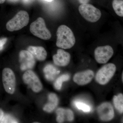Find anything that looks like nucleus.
Instances as JSON below:
<instances>
[{"label": "nucleus", "instance_id": "f257e3e1", "mask_svg": "<svg viewBox=\"0 0 123 123\" xmlns=\"http://www.w3.org/2000/svg\"><path fill=\"white\" fill-rule=\"evenodd\" d=\"M56 45L63 49H69L75 45L76 39L74 34L68 27L64 25L60 26L56 32Z\"/></svg>", "mask_w": 123, "mask_h": 123}, {"label": "nucleus", "instance_id": "f03ea898", "mask_svg": "<svg viewBox=\"0 0 123 123\" xmlns=\"http://www.w3.org/2000/svg\"><path fill=\"white\" fill-rule=\"evenodd\" d=\"M29 20L28 13L26 11L21 10L7 23L6 28L10 31L19 30L27 25Z\"/></svg>", "mask_w": 123, "mask_h": 123}, {"label": "nucleus", "instance_id": "7ed1b4c3", "mask_svg": "<svg viewBox=\"0 0 123 123\" xmlns=\"http://www.w3.org/2000/svg\"><path fill=\"white\" fill-rule=\"evenodd\" d=\"M31 33L36 37L44 40H48L51 37V34L47 28L43 18L39 17L32 23L30 26Z\"/></svg>", "mask_w": 123, "mask_h": 123}, {"label": "nucleus", "instance_id": "20e7f679", "mask_svg": "<svg viewBox=\"0 0 123 123\" xmlns=\"http://www.w3.org/2000/svg\"><path fill=\"white\" fill-rule=\"evenodd\" d=\"M81 16L90 22H97L101 18L102 13L99 9L92 5L86 3L82 4L78 8Z\"/></svg>", "mask_w": 123, "mask_h": 123}, {"label": "nucleus", "instance_id": "39448f33", "mask_svg": "<svg viewBox=\"0 0 123 123\" xmlns=\"http://www.w3.org/2000/svg\"><path fill=\"white\" fill-rule=\"evenodd\" d=\"M116 70L114 64L110 63L105 65L97 73L95 77L96 81L100 85H105L112 78Z\"/></svg>", "mask_w": 123, "mask_h": 123}, {"label": "nucleus", "instance_id": "423d86ee", "mask_svg": "<svg viewBox=\"0 0 123 123\" xmlns=\"http://www.w3.org/2000/svg\"><path fill=\"white\" fill-rule=\"evenodd\" d=\"M2 80L6 91L10 94H13L15 92L16 79L14 73L12 69L8 68H6L3 69Z\"/></svg>", "mask_w": 123, "mask_h": 123}, {"label": "nucleus", "instance_id": "0eeeda50", "mask_svg": "<svg viewBox=\"0 0 123 123\" xmlns=\"http://www.w3.org/2000/svg\"><path fill=\"white\" fill-rule=\"evenodd\" d=\"M23 81L33 92L38 93L43 89V85L37 76L32 70H27L23 76Z\"/></svg>", "mask_w": 123, "mask_h": 123}, {"label": "nucleus", "instance_id": "6e6552de", "mask_svg": "<svg viewBox=\"0 0 123 123\" xmlns=\"http://www.w3.org/2000/svg\"><path fill=\"white\" fill-rule=\"evenodd\" d=\"M95 59L99 64H105L108 62L114 54L112 47L109 45L99 46L95 49L94 52Z\"/></svg>", "mask_w": 123, "mask_h": 123}, {"label": "nucleus", "instance_id": "1a4fd4ad", "mask_svg": "<svg viewBox=\"0 0 123 123\" xmlns=\"http://www.w3.org/2000/svg\"><path fill=\"white\" fill-rule=\"evenodd\" d=\"M20 69L22 71L33 68L36 64L35 58L29 51L22 50L19 53Z\"/></svg>", "mask_w": 123, "mask_h": 123}, {"label": "nucleus", "instance_id": "9d476101", "mask_svg": "<svg viewBox=\"0 0 123 123\" xmlns=\"http://www.w3.org/2000/svg\"><path fill=\"white\" fill-rule=\"evenodd\" d=\"M97 111L99 118L103 121H110L114 116L113 107L109 102H105L101 104L98 107Z\"/></svg>", "mask_w": 123, "mask_h": 123}, {"label": "nucleus", "instance_id": "9b49d317", "mask_svg": "<svg viewBox=\"0 0 123 123\" xmlns=\"http://www.w3.org/2000/svg\"><path fill=\"white\" fill-rule=\"evenodd\" d=\"M94 77L92 70H87L77 73L73 77L74 81L77 85L84 86L90 83Z\"/></svg>", "mask_w": 123, "mask_h": 123}, {"label": "nucleus", "instance_id": "f8f14e48", "mask_svg": "<svg viewBox=\"0 0 123 123\" xmlns=\"http://www.w3.org/2000/svg\"><path fill=\"white\" fill-rule=\"evenodd\" d=\"M54 63L58 66H65L70 63V55L62 49L57 50V53L53 56Z\"/></svg>", "mask_w": 123, "mask_h": 123}, {"label": "nucleus", "instance_id": "ddd939ff", "mask_svg": "<svg viewBox=\"0 0 123 123\" xmlns=\"http://www.w3.org/2000/svg\"><path fill=\"white\" fill-rule=\"evenodd\" d=\"M56 120L58 123H63L65 120L72 121L74 119V114L70 109H65L59 108L56 110Z\"/></svg>", "mask_w": 123, "mask_h": 123}, {"label": "nucleus", "instance_id": "4468645a", "mask_svg": "<svg viewBox=\"0 0 123 123\" xmlns=\"http://www.w3.org/2000/svg\"><path fill=\"white\" fill-rule=\"evenodd\" d=\"M27 51L35 58L39 61H43L47 58V51L44 48L41 46H30L27 48Z\"/></svg>", "mask_w": 123, "mask_h": 123}, {"label": "nucleus", "instance_id": "2eb2a0df", "mask_svg": "<svg viewBox=\"0 0 123 123\" xmlns=\"http://www.w3.org/2000/svg\"><path fill=\"white\" fill-rule=\"evenodd\" d=\"M48 98V103L44 106L43 109L44 111L50 113L57 106L59 103V99L56 95L54 93L49 94Z\"/></svg>", "mask_w": 123, "mask_h": 123}, {"label": "nucleus", "instance_id": "dca6fc26", "mask_svg": "<svg viewBox=\"0 0 123 123\" xmlns=\"http://www.w3.org/2000/svg\"><path fill=\"white\" fill-rule=\"evenodd\" d=\"M43 71L46 79L51 81L53 80L60 73L59 70H57L55 66L51 64L46 65L43 69Z\"/></svg>", "mask_w": 123, "mask_h": 123}, {"label": "nucleus", "instance_id": "f3484780", "mask_svg": "<svg viewBox=\"0 0 123 123\" xmlns=\"http://www.w3.org/2000/svg\"><path fill=\"white\" fill-rule=\"evenodd\" d=\"M113 102L115 107L120 113L123 112V95L122 94L115 95L113 98Z\"/></svg>", "mask_w": 123, "mask_h": 123}, {"label": "nucleus", "instance_id": "a211bd4d", "mask_svg": "<svg viewBox=\"0 0 123 123\" xmlns=\"http://www.w3.org/2000/svg\"><path fill=\"white\" fill-rule=\"evenodd\" d=\"M112 6L116 13L119 17H123V0H113Z\"/></svg>", "mask_w": 123, "mask_h": 123}, {"label": "nucleus", "instance_id": "6ab92c4d", "mask_svg": "<svg viewBox=\"0 0 123 123\" xmlns=\"http://www.w3.org/2000/svg\"><path fill=\"white\" fill-rule=\"evenodd\" d=\"M70 76L68 74H63L60 76L56 80L54 84V86L57 90H60L61 89L63 82L68 81L70 79Z\"/></svg>", "mask_w": 123, "mask_h": 123}, {"label": "nucleus", "instance_id": "aec40b11", "mask_svg": "<svg viewBox=\"0 0 123 123\" xmlns=\"http://www.w3.org/2000/svg\"><path fill=\"white\" fill-rule=\"evenodd\" d=\"M18 121L10 115L4 114L0 123H18Z\"/></svg>", "mask_w": 123, "mask_h": 123}, {"label": "nucleus", "instance_id": "412c9836", "mask_svg": "<svg viewBox=\"0 0 123 123\" xmlns=\"http://www.w3.org/2000/svg\"><path fill=\"white\" fill-rule=\"evenodd\" d=\"M76 106L80 110H81L86 112H89L90 111L91 108L90 107L86 104L81 102H76L75 103Z\"/></svg>", "mask_w": 123, "mask_h": 123}, {"label": "nucleus", "instance_id": "4be33fe9", "mask_svg": "<svg viewBox=\"0 0 123 123\" xmlns=\"http://www.w3.org/2000/svg\"><path fill=\"white\" fill-rule=\"evenodd\" d=\"M7 38H4L0 39V51H1L4 48V46L7 42Z\"/></svg>", "mask_w": 123, "mask_h": 123}, {"label": "nucleus", "instance_id": "5701e85b", "mask_svg": "<svg viewBox=\"0 0 123 123\" xmlns=\"http://www.w3.org/2000/svg\"><path fill=\"white\" fill-rule=\"evenodd\" d=\"M79 2L82 4L88 3L89 1V0H78Z\"/></svg>", "mask_w": 123, "mask_h": 123}, {"label": "nucleus", "instance_id": "b1692460", "mask_svg": "<svg viewBox=\"0 0 123 123\" xmlns=\"http://www.w3.org/2000/svg\"><path fill=\"white\" fill-rule=\"evenodd\" d=\"M4 113L3 111L1 109H0V122L2 119L3 115H4Z\"/></svg>", "mask_w": 123, "mask_h": 123}, {"label": "nucleus", "instance_id": "393cba45", "mask_svg": "<svg viewBox=\"0 0 123 123\" xmlns=\"http://www.w3.org/2000/svg\"><path fill=\"white\" fill-rule=\"evenodd\" d=\"M33 0H22L23 2L25 4H28L31 3Z\"/></svg>", "mask_w": 123, "mask_h": 123}, {"label": "nucleus", "instance_id": "a878e982", "mask_svg": "<svg viewBox=\"0 0 123 123\" xmlns=\"http://www.w3.org/2000/svg\"><path fill=\"white\" fill-rule=\"evenodd\" d=\"M7 0L10 2H15L18 1L19 0Z\"/></svg>", "mask_w": 123, "mask_h": 123}, {"label": "nucleus", "instance_id": "bb28decb", "mask_svg": "<svg viewBox=\"0 0 123 123\" xmlns=\"http://www.w3.org/2000/svg\"><path fill=\"white\" fill-rule=\"evenodd\" d=\"M6 0H0V4H2Z\"/></svg>", "mask_w": 123, "mask_h": 123}, {"label": "nucleus", "instance_id": "cd10ccee", "mask_svg": "<svg viewBox=\"0 0 123 123\" xmlns=\"http://www.w3.org/2000/svg\"><path fill=\"white\" fill-rule=\"evenodd\" d=\"M44 0L46 1H47V2H50L53 1V0Z\"/></svg>", "mask_w": 123, "mask_h": 123}, {"label": "nucleus", "instance_id": "c85d7f7f", "mask_svg": "<svg viewBox=\"0 0 123 123\" xmlns=\"http://www.w3.org/2000/svg\"><path fill=\"white\" fill-rule=\"evenodd\" d=\"M122 80H123V74H122Z\"/></svg>", "mask_w": 123, "mask_h": 123}]
</instances>
